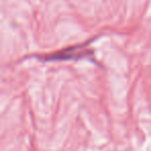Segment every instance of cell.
<instances>
[{
	"instance_id": "1",
	"label": "cell",
	"mask_w": 151,
	"mask_h": 151,
	"mask_svg": "<svg viewBox=\"0 0 151 151\" xmlns=\"http://www.w3.org/2000/svg\"><path fill=\"white\" fill-rule=\"evenodd\" d=\"M89 44H90V40L84 44L68 47L64 50L51 53L48 55H42L36 58L42 61H68L79 60V59H89L94 61V51L87 47Z\"/></svg>"
}]
</instances>
